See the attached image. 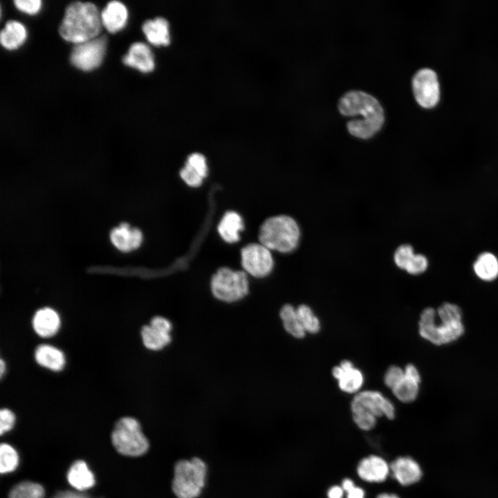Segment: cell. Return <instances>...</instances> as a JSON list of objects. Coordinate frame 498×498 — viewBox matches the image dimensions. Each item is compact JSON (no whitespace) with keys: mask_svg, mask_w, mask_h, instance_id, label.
Listing matches in <instances>:
<instances>
[{"mask_svg":"<svg viewBox=\"0 0 498 498\" xmlns=\"http://www.w3.org/2000/svg\"><path fill=\"white\" fill-rule=\"evenodd\" d=\"M27 37L24 26L17 21H8L0 33L1 44L8 50H14L21 46Z\"/></svg>","mask_w":498,"mask_h":498,"instance_id":"cell-23","label":"cell"},{"mask_svg":"<svg viewBox=\"0 0 498 498\" xmlns=\"http://www.w3.org/2000/svg\"><path fill=\"white\" fill-rule=\"evenodd\" d=\"M4 370H5V364H4V362L3 361V360L1 359V360H0V373H1V376H3V372H4Z\"/></svg>","mask_w":498,"mask_h":498,"instance_id":"cell-44","label":"cell"},{"mask_svg":"<svg viewBox=\"0 0 498 498\" xmlns=\"http://www.w3.org/2000/svg\"><path fill=\"white\" fill-rule=\"evenodd\" d=\"M355 486L353 481L350 479H345L342 483V488L344 492H347Z\"/></svg>","mask_w":498,"mask_h":498,"instance_id":"cell-42","label":"cell"},{"mask_svg":"<svg viewBox=\"0 0 498 498\" xmlns=\"http://www.w3.org/2000/svg\"><path fill=\"white\" fill-rule=\"evenodd\" d=\"M111 441L118 452L127 456H142L149 447L140 424L132 417H123L118 421L111 433Z\"/></svg>","mask_w":498,"mask_h":498,"instance_id":"cell-6","label":"cell"},{"mask_svg":"<svg viewBox=\"0 0 498 498\" xmlns=\"http://www.w3.org/2000/svg\"><path fill=\"white\" fill-rule=\"evenodd\" d=\"M37 362L53 371L61 370L65 364L63 353L58 349L47 344L39 346L35 353Z\"/></svg>","mask_w":498,"mask_h":498,"instance_id":"cell-26","label":"cell"},{"mask_svg":"<svg viewBox=\"0 0 498 498\" xmlns=\"http://www.w3.org/2000/svg\"><path fill=\"white\" fill-rule=\"evenodd\" d=\"M405 376L418 383L421 382V376L416 367L412 365H407L404 369Z\"/></svg>","mask_w":498,"mask_h":498,"instance_id":"cell-38","label":"cell"},{"mask_svg":"<svg viewBox=\"0 0 498 498\" xmlns=\"http://www.w3.org/2000/svg\"><path fill=\"white\" fill-rule=\"evenodd\" d=\"M347 498H364L365 492L364 490L358 486L353 487L351 490L347 492Z\"/></svg>","mask_w":498,"mask_h":498,"instance_id":"cell-41","label":"cell"},{"mask_svg":"<svg viewBox=\"0 0 498 498\" xmlns=\"http://www.w3.org/2000/svg\"><path fill=\"white\" fill-rule=\"evenodd\" d=\"M100 16L102 26L109 33H114L125 26L128 19V11L122 2L112 1L107 4Z\"/></svg>","mask_w":498,"mask_h":498,"instance_id":"cell-20","label":"cell"},{"mask_svg":"<svg viewBox=\"0 0 498 498\" xmlns=\"http://www.w3.org/2000/svg\"><path fill=\"white\" fill-rule=\"evenodd\" d=\"M389 472V465L382 457L376 455L362 459L357 468L359 477L367 482H382Z\"/></svg>","mask_w":498,"mask_h":498,"instance_id":"cell-16","label":"cell"},{"mask_svg":"<svg viewBox=\"0 0 498 498\" xmlns=\"http://www.w3.org/2000/svg\"><path fill=\"white\" fill-rule=\"evenodd\" d=\"M107 47V37H98L89 41L75 44L72 50L70 60L76 68L90 71L102 63Z\"/></svg>","mask_w":498,"mask_h":498,"instance_id":"cell-8","label":"cell"},{"mask_svg":"<svg viewBox=\"0 0 498 498\" xmlns=\"http://www.w3.org/2000/svg\"><path fill=\"white\" fill-rule=\"evenodd\" d=\"M419 384L404 376V378L392 389V391L401 402L410 403L414 401L418 394Z\"/></svg>","mask_w":498,"mask_h":498,"instance_id":"cell-29","label":"cell"},{"mask_svg":"<svg viewBox=\"0 0 498 498\" xmlns=\"http://www.w3.org/2000/svg\"><path fill=\"white\" fill-rule=\"evenodd\" d=\"M300 230L294 219L286 215L268 218L261 225L259 239L269 250L287 253L295 250L299 241Z\"/></svg>","mask_w":498,"mask_h":498,"instance_id":"cell-4","label":"cell"},{"mask_svg":"<svg viewBox=\"0 0 498 498\" xmlns=\"http://www.w3.org/2000/svg\"><path fill=\"white\" fill-rule=\"evenodd\" d=\"M35 331L44 338L53 335L58 330L60 320L53 309L44 308L36 312L33 320Z\"/></svg>","mask_w":498,"mask_h":498,"instance_id":"cell-21","label":"cell"},{"mask_svg":"<svg viewBox=\"0 0 498 498\" xmlns=\"http://www.w3.org/2000/svg\"><path fill=\"white\" fill-rule=\"evenodd\" d=\"M351 408L352 413L367 412L376 418L385 416L393 419L395 416L393 403L376 391H364L357 394L351 402Z\"/></svg>","mask_w":498,"mask_h":498,"instance_id":"cell-11","label":"cell"},{"mask_svg":"<svg viewBox=\"0 0 498 498\" xmlns=\"http://www.w3.org/2000/svg\"><path fill=\"white\" fill-rule=\"evenodd\" d=\"M473 270L480 279L492 282L498 277V259L492 252H483L475 259Z\"/></svg>","mask_w":498,"mask_h":498,"instance_id":"cell-25","label":"cell"},{"mask_svg":"<svg viewBox=\"0 0 498 498\" xmlns=\"http://www.w3.org/2000/svg\"><path fill=\"white\" fill-rule=\"evenodd\" d=\"M353 414V418L357 426L362 430H370L376 424V417L367 412H356Z\"/></svg>","mask_w":498,"mask_h":498,"instance_id":"cell-33","label":"cell"},{"mask_svg":"<svg viewBox=\"0 0 498 498\" xmlns=\"http://www.w3.org/2000/svg\"><path fill=\"white\" fill-rule=\"evenodd\" d=\"M45 490L38 483L22 481L15 485L10 491L8 498H44Z\"/></svg>","mask_w":498,"mask_h":498,"instance_id":"cell-28","label":"cell"},{"mask_svg":"<svg viewBox=\"0 0 498 498\" xmlns=\"http://www.w3.org/2000/svg\"><path fill=\"white\" fill-rule=\"evenodd\" d=\"M462 312L456 304L445 302L436 311L425 308L420 315L419 333L431 343L440 346L458 340L464 333Z\"/></svg>","mask_w":498,"mask_h":498,"instance_id":"cell-2","label":"cell"},{"mask_svg":"<svg viewBox=\"0 0 498 498\" xmlns=\"http://www.w3.org/2000/svg\"><path fill=\"white\" fill-rule=\"evenodd\" d=\"M338 109L344 116L361 114L362 120L347 122L349 133L360 138H369L378 131L384 122L385 115L380 102L371 95L362 91H350L339 100Z\"/></svg>","mask_w":498,"mask_h":498,"instance_id":"cell-1","label":"cell"},{"mask_svg":"<svg viewBox=\"0 0 498 498\" xmlns=\"http://www.w3.org/2000/svg\"><path fill=\"white\" fill-rule=\"evenodd\" d=\"M14 3L18 10L29 15L37 13L42 7L40 0H15Z\"/></svg>","mask_w":498,"mask_h":498,"instance_id":"cell-36","label":"cell"},{"mask_svg":"<svg viewBox=\"0 0 498 498\" xmlns=\"http://www.w3.org/2000/svg\"><path fill=\"white\" fill-rule=\"evenodd\" d=\"M244 225L241 216L233 211L227 212L221 219L218 231L221 237L228 243H234L239 240L240 231Z\"/></svg>","mask_w":498,"mask_h":498,"instance_id":"cell-24","label":"cell"},{"mask_svg":"<svg viewBox=\"0 0 498 498\" xmlns=\"http://www.w3.org/2000/svg\"><path fill=\"white\" fill-rule=\"evenodd\" d=\"M122 62L142 73L151 72L155 68V57L151 48L140 42L130 46L127 53L122 57Z\"/></svg>","mask_w":498,"mask_h":498,"instance_id":"cell-14","label":"cell"},{"mask_svg":"<svg viewBox=\"0 0 498 498\" xmlns=\"http://www.w3.org/2000/svg\"><path fill=\"white\" fill-rule=\"evenodd\" d=\"M412 89L417 102L424 108H432L440 98L436 73L429 68L418 70L412 77Z\"/></svg>","mask_w":498,"mask_h":498,"instance_id":"cell-10","label":"cell"},{"mask_svg":"<svg viewBox=\"0 0 498 498\" xmlns=\"http://www.w3.org/2000/svg\"><path fill=\"white\" fill-rule=\"evenodd\" d=\"M15 422V416L8 409H2L0 412V434L1 435L10 430Z\"/></svg>","mask_w":498,"mask_h":498,"instance_id":"cell-37","label":"cell"},{"mask_svg":"<svg viewBox=\"0 0 498 498\" xmlns=\"http://www.w3.org/2000/svg\"><path fill=\"white\" fill-rule=\"evenodd\" d=\"M405 376L404 370L397 366L390 367L384 376L385 385L391 389L395 387Z\"/></svg>","mask_w":498,"mask_h":498,"instance_id":"cell-34","label":"cell"},{"mask_svg":"<svg viewBox=\"0 0 498 498\" xmlns=\"http://www.w3.org/2000/svg\"><path fill=\"white\" fill-rule=\"evenodd\" d=\"M332 374L338 380L339 387L346 393H355L362 387L364 377L349 360H343L333 369Z\"/></svg>","mask_w":498,"mask_h":498,"instance_id":"cell-15","label":"cell"},{"mask_svg":"<svg viewBox=\"0 0 498 498\" xmlns=\"http://www.w3.org/2000/svg\"><path fill=\"white\" fill-rule=\"evenodd\" d=\"M208 174L206 158L201 153L190 154L185 166L181 169V178L191 187H199Z\"/></svg>","mask_w":498,"mask_h":498,"instance_id":"cell-18","label":"cell"},{"mask_svg":"<svg viewBox=\"0 0 498 498\" xmlns=\"http://www.w3.org/2000/svg\"><path fill=\"white\" fill-rule=\"evenodd\" d=\"M376 498H399L394 494L382 493L378 495Z\"/></svg>","mask_w":498,"mask_h":498,"instance_id":"cell-43","label":"cell"},{"mask_svg":"<svg viewBox=\"0 0 498 498\" xmlns=\"http://www.w3.org/2000/svg\"><path fill=\"white\" fill-rule=\"evenodd\" d=\"M67 480L75 490L84 491L92 488L95 482L93 473L82 460L75 461L67 472Z\"/></svg>","mask_w":498,"mask_h":498,"instance_id":"cell-22","label":"cell"},{"mask_svg":"<svg viewBox=\"0 0 498 498\" xmlns=\"http://www.w3.org/2000/svg\"><path fill=\"white\" fill-rule=\"evenodd\" d=\"M241 265L251 276L262 278L268 275L274 262L270 250L261 243H250L241 249Z\"/></svg>","mask_w":498,"mask_h":498,"instance_id":"cell-9","label":"cell"},{"mask_svg":"<svg viewBox=\"0 0 498 498\" xmlns=\"http://www.w3.org/2000/svg\"><path fill=\"white\" fill-rule=\"evenodd\" d=\"M208 468L199 457L178 461L174 467L172 490L177 498H197L206 481Z\"/></svg>","mask_w":498,"mask_h":498,"instance_id":"cell-5","label":"cell"},{"mask_svg":"<svg viewBox=\"0 0 498 498\" xmlns=\"http://www.w3.org/2000/svg\"><path fill=\"white\" fill-rule=\"evenodd\" d=\"M142 239V233L138 228L131 227L124 222L113 228L110 232L111 242L123 252H131L139 248Z\"/></svg>","mask_w":498,"mask_h":498,"instance_id":"cell-13","label":"cell"},{"mask_svg":"<svg viewBox=\"0 0 498 498\" xmlns=\"http://www.w3.org/2000/svg\"><path fill=\"white\" fill-rule=\"evenodd\" d=\"M296 309L297 317L302 324L306 332L311 333H317L320 329V322L311 308L306 304H301Z\"/></svg>","mask_w":498,"mask_h":498,"instance_id":"cell-31","label":"cell"},{"mask_svg":"<svg viewBox=\"0 0 498 498\" xmlns=\"http://www.w3.org/2000/svg\"><path fill=\"white\" fill-rule=\"evenodd\" d=\"M52 498H91L80 492L71 491H61L55 494Z\"/></svg>","mask_w":498,"mask_h":498,"instance_id":"cell-39","label":"cell"},{"mask_svg":"<svg viewBox=\"0 0 498 498\" xmlns=\"http://www.w3.org/2000/svg\"><path fill=\"white\" fill-rule=\"evenodd\" d=\"M390 471L396 481L403 486L418 482L422 476L419 464L409 456H400L389 465Z\"/></svg>","mask_w":498,"mask_h":498,"instance_id":"cell-17","label":"cell"},{"mask_svg":"<svg viewBox=\"0 0 498 498\" xmlns=\"http://www.w3.org/2000/svg\"><path fill=\"white\" fill-rule=\"evenodd\" d=\"M172 322L165 317L156 315L149 324L142 326L140 333L145 347L152 351H160L168 346L172 340Z\"/></svg>","mask_w":498,"mask_h":498,"instance_id":"cell-12","label":"cell"},{"mask_svg":"<svg viewBox=\"0 0 498 498\" xmlns=\"http://www.w3.org/2000/svg\"><path fill=\"white\" fill-rule=\"evenodd\" d=\"M19 463V456L16 450L8 443L0 446V472L6 474L14 471Z\"/></svg>","mask_w":498,"mask_h":498,"instance_id":"cell-30","label":"cell"},{"mask_svg":"<svg viewBox=\"0 0 498 498\" xmlns=\"http://www.w3.org/2000/svg\"><path fill=\"white\" fill-rule=\"evenodd\" d=\"M344 490L342 486H334L328 490V498H342Z\"/></svg>","mask_w":498,"mask_h":498,"instance_id":"cell-40","label":"cell"},{"mask_svg":"<svg viewBox=\"0 0 498 498\" xmlns=\"http://www.w3.org/2000/svg\"><path fill=\"white\" fill-rule=\"evenodd\" d=\"M428 267V260L422 254H415L414 257L407 268L405 271L413 275H420L424 273Z\"/></svg>","mask_w":498,"mask_h":498,"instance_id":"cell-35","label":"cell"},{"mask_svg":"<svg viewBox=\"0 0 498 498\" xmlns=\"http://www.w3.org/2000/svg\"><path fill=\"white\" fill-rule=\"evenodd\" d=\"M210 288L212 295L217 300L232 304L248 295L249 282L246 272L223 267L212 275Z\"/></svg>","mask_w":498,"mask_h":498,"instance_id":"cell-7","label":"cell"},{"mask_svg":"<svg viewBox=\"0 0 498 498\" xmlns=\"http://www.w3.org/2000/svg\"><path fill=\"white\" fill-rule=\"evenodd\" d=\"M415 253L409 244L400 246L394 252V261L400 269L405 270L414 259Z\"/></svg>","mask_w":498,"mask_h":498,"instance_id":"cell-32","label":"cell"},{"mask_svg":"<svg viewBox=\"0 0 498 498\" xmlns=\"http://www.w3.org/2000/svg\"><path fill=\"white\" fill-rule=\"evenodd\" d=\"M279 317L285 331L296 338H302L306 331L297 317V309L291 304H284L280 311Z\"/></svg>","mask_w":498,"mask_h":498,"instance_id":"cell-27","label":"cell"},{"mask_svg":"<svg viewBox=\"0 0 498 498\" xmlns=\"http://www.w3.org/2000/svg\"><path fill=\"white\" fill-rule=\"evenodd\" d=\"M102 27L101 16L95 4L75 1L66 7L59 33L64 40L77 44L98 37Z\"/></svg>","mask_w":498,"mask_h":498,"instance_id":"cell-3","label":"cell"},{"mask_svg":"<svg viewBox=\"0 0 498 498\" xmlns=\"http://www.w3.org/2000/svg\"><path fill=\"white\" fill-rule=\"evenodd\" d=\"M142 30L147 41L154 46H167L171 42L169 21L158 16L145 21Z\"/></svg>","mask_w":498,"mask_h":498,"instance_id":"cell-19","label":"cell"}]
</instances>
